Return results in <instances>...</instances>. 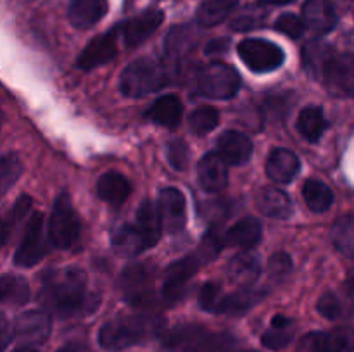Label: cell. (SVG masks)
I'll return each mask as SVG.
<instances>
[{
	"label": "cell",
	"mask_w": 354,
	"mask_h": 352,
	"mask_svg": "<svg viewBox=\"0 0 354 352\" xmlns=\"http://www.w3.org/2000/svg\"><path fill=\"white\" fill-rule=\"evenodd\" d=\"M40 300L59 320L88 316L99 307V297L86 290V275L76 266L52 269L44 276Z\"/></svg>",
	"instance_id": "obj_1"
},
{
	"label": "cell",
	"mask_w": 354,
	"mask_h": 352,
	"mask_svg": "<svg viewBox=\"0 0 354 352\" xmlns=\"http://www.w3.org/2000/svg\"><path fill=\"white\" fill-rule=\"evenodd\" d=\"M166 321L159 314H128L106 321L99 331V344L107 352H120L165 333Z\"/></svg>",
	"instance_id": "obj_2"
},
{
	"label": "cell",
	"mask_w": 354,
	"mask_h": 352,
	"mask_svg": "<svg viewBox=\"0 0 354 352\" xmlns=\"http://www.w3.org/2000/svg\"><path fill=\"white\" fill-rule=\"evenodd\" d=\"M161 230L158 207L152 206L151 200H144L137 209L133 223L121 224L113 231V247L120 254L133 257L154 247L161 238Z\"/></svg>",
	"instance_id": "obj_3"
},
{
	"label": "cell",
	"mask_w": 354,
	"mask_h": 352,
	"mask_svg": "<svg viewBox=\"0 0 354 352\" xmlns=\"http://www.w3.org/2000/svg\"><path fill=\"white\" fill-rule=\"evenodd\" d=\"M168 83V72L161 61L154 57H140L130 62L121 72L120 88L127 97L138 99L165 88Z\"/></svg>",
	"instance_id": "obj_4"
},
{
	"label": "cell",
	"mask_w": 354,
	"mask_h": 352,
	"mask_svg": "<svg viewBox=\"0 0 354 352\" xmlns=\"http://www.w3.org/2000/svg\"><path fill=\"white\" fill-rule=\"evenodd\" d=\"M196 88L201 95L207 99L227 100L237 95L241 90V76L237 69L232 66L214 61L197 71Z\"/></svg>",
	"instance_id": "obj_5"
},
{
	"label": "cell",
	"mask_w": 354,
	"mask_h": 352,
	"mask_svg": "<svg viewBox=\"0 0 354 352\" xmlns=\"http://www.w3.org/2000/svg\"><path fill=\"white\" fill-rule=\"evenodd\" d=\"M82 223L68 192H61L54 200L48 223V237L55 248H71L78 242Z\"/></svg>",
	"instance_id": "obj_6"
},
{
	"label": "cell",
	"mask_w": 354,
	"mask_h": 352,
	"mask_svg": "<svg viewBox=\"0 0 354 352\" xmlns=\"http://www.w3.org/2000/svg\"><path fill=\"white\" fill-rule=\"evenodd\" d=\"M120 289L130 306L147 309L154 304V268L145 262H135L123 269Z\"/></svg>",
	"instance_id": "obj_7"
},
{
	"label": "cell",
	"mask_w": 354,
	"mask_h": 352,
	"mask_svg": "<svg viewBox=\"0 0 354 352\" xmlns=\"http://www.w3.org/2000/svg\"><path fill=\"white\" fill-rule=\"evenodd\" d=\"M239 57L254 72H272L286 62V54L265 38H245L237 45Z\"/></svg>",
	"instance_id": "obj_8"
},
{
	"label": "cell",
	"mask_w": 354,
	"mask_h": 352,
	"mask_svg": "<svg viewBox=\"0 0 354 352\" xmlns=\"http://www.w3.org/2000/svg\"><path fill=\"white\" fill-rule=\"evenodd\" d=\"M203 264L204 261L196 252V254L185 255L183 259L173 262V264H169L166 268L165 282H162L161 289L162 302L166 306H173V304L180 302L185 297L189 282L196 276V273L199 271V268Z\"/></svg>",
	"instance_id": "obj_9"
},
{
	"label": "cell",
	"mask_w": 354,
	"mask_h": 352,
	"mask_svg": "<svg viewBox=\"0 0 354 352\" xmlns=\"http://www.w3.org/2000/svg\"><path fill=\"white\" fill-rule=\"evenodd\" d=\"M45 252L47 248H45L44 240V214L33 213L28 219L19 245L14 252V264L17 268H31L41 261Z\"/></svg>",
	"instance_id": "obj_10"
},
{
	"label": "cell",
	"mask_w": 354,
	"mask_h": 352,
	"mask_svg": "<svg viewBox=\"0 0 354 352\" xmlns=\"http://www.w3.org/2000/svg\"><path fill=\"white\" fill-rule=\"evenodd\" d=\"M354 326H339L330 331H311L297 342L296 352H353Z\"/></svg>",
	"instance_id": "obj_11"
},
{
	"label": "cell",
	"mask_w": 354,
	"mask_h": 352,
	"mask_svg": "<svg viewBox=\"0 0 354 352\" xmlns=\"http://www.w3.org/2000/svg\"><path fill=\"white\" fill-rule=\"evenodd\" d=\"M121 26H114L113 30H107L106 33L99 35L93 40L88 41L82 54L76 59V66L83 71H90L93 68L107 64L113 61L118 54V38H120Z\"/></svg>",
	"instance_id": "obj_12"
},
{
	"label": "cell",
	"mask_w": 354,
	"mask_h": 352,
	"mask_svg": "<svg viewBox=\"0 0 354 352\" xmlns=\"http://www.w3.org/2000/svg\"><path fill=\"white\" fill-rule=\"evenodd\" d=\"M322 79L327 92L334 97L354 95V57L334 55L325 66Z\"/></svg>",
	"instance_id": "obj_13"
},
{
	"label": "cell",
	"mask_w": 354,
	"mask_h": 352,
	"mask_svg": "<svg viewBox=\"0 0 354 352\" xmlns=\"http://www.w3.org/2000/svg\"><path fill=\"white\" fill-rule=\"evenodd\" d=\"M158 213L166 233L182 231L187 223V202L183 193L175 186L162 188L158 197Z\"/></svg>",
	"instance_id": "obj_14"
},
{
	"label": "cell",
	"mask_w": 354,
	"mask_h": 352,
	"mask_svg": "<svg viewBox=\"0 0 354 352\" xmlns=\"http://www.w3.org/2000/svg\"><path fill=\"white\" fill-rule=\"evenodd\" d=\"M14 338L24 344H41L52 331L50 314L44 309H33L23 313L14 321Z\"/></svg>",
	"instance_id": "obj_15"
},
{
	"label": "cell",
	"mask_w": 354,
	"mask_h": 352,
	"mask_svg": "<svg viewBox=\"0 0 354 352\" xmlns=\"http://www.w3.org/2000/svg\"><path fill=\"white\" fill-rule=\"evenodd\" d=\"M209 333L204 324L183 323L165 331L161 337L162 352H196L204 337Z\"/></svg>",
	"instance_id": "obj_16"
},
{
	"label": "cell",
	"mask_w": 354,
	"mask_h": 352,
	"mask_svg": "<svg viewBox=\"0 0 354 352\" xmlns=\"http://www.w3.org/2000/svg\"><path fill=\"white\" fill-rule=\"evenodd\" d=\"M162 19H165L162 10L149 9L121 24V35H123L124 45L128 48H133L144 43L161 26Z\"/></svg>",
	"instance_id": "obj_17"
},
{
	"label": "cell",
	"mask_w": 354,
	"mask_h": 352,
	"mask_svg": "<svg viewBox=\"0 0 354 352\" xmlns=\"http://www.w3.org/2000/svg\"><path fill=\"white\" fill-rule=\"evenodd\" d=\"M228 162L218 152H209L197 164V182L204 192L218 193L228 183Z\"/></svg>",
	"instance_id": "obj_18"
},
{
	"label": "cell",
	"mask_w": 354,
	"mask_h": 352,
	"mask_svg": "<svg viewBox=\"0 0 354 352\" xmlns=\"http://www.w3.org/2000/svg\"><path fill=\"white\" fill-rule=\"evenodd\" d=\"M218 154L234 166H242L252 157V141L248 135L235 130H227L216 140Z\"/></svg>",
	"instance_id": "obj_19"
},
{
	"label": "cell",
	"mask_w": 354,
	"mask_h": 352,
	"mask_svg": "<svg viewBox=\"0 0 354 352\" xmlns=\"http://www.w3.org/2000/svg\"><path fill=\"white\" fill-rule=\"evenodd\" d=\"M303 21L308 30L322 37L337 26V14L327 0H306L303 6Z\"/></svg>",
	"instance_id": "obj_20"
},
{
	"label": "cell",
	"mask_w": 354,
	"mask_h": 352,
	"mask_svg": "<svg viewBox=\"0 0 354 352\" xmlns=\"http://www.w3.org/2000/svg\"><path fill=\"white\" fill-rule=\"evenodd\" d=\"M263 297H265L263 290L254 289V286H239V290L221 297L214 313L227 314V316H242L251 311L256 304L261 302Z\"/></svg>",
	"instance_id": "obj_21"
},
{
	"label": "cell",
	"mask_w": 354,
	"mask_h": 352,
	"mask_svg": "<svg viewBox=\"0 0 354 352\" xmlns=\"http://www.w3.org/2000/svg\"><path fill=\"white\" fill-rule=\"evenodd\" d=\"M301 169V161L289 148H273L266 161V175L275 183H290Z\"/></svg>",
	"instance_id": "obj_22"
},
{
	"label": "cell",
	"mask_w": 354,
	"mask_h": 352,
	"mask_svg": "<svg viewBox=\"0 0 354 352\" xmlns=\"http://www.w3.org/2000/svg\"><path fill=\"white\" fill-rule=\"evenodd\" d=\"M107 9V0H71L68 7L69 23L78 30H88L106 16Z\"/></svg>",
	"instance_id": "obj_23"
},
{
	"label": "cell",
	"mask_w": 354,
	"mask_h": 352,
	"mask_svg": "<svg viewBox=\"0 0 354 352\" xmlns=\"http://www.w3.org/2000/svg\"><path fill=\"white\" fill-rule=\"evenodd\" d=\"M131 193V185L120 171H107L97 182V195L100 200L113 207H120L128 200Z\"/></svg>",
	"instance_id": "obj_24"
},
{
	"label": "cell",
	"mask_w": 354,
	"mask_h": 352,
	"mask_svg": "<svg viewBox=\"0 0 354 352\" xmlns=\"http://www.w3.org/2000/svg\"><path fill=\"white\" fill-rule=\"evenodd\" d=\"M261 275L259 257L252 252H241L234 255L227 264V276L239 286H252Z\"/></svg>",
	"instance_id": "obj_25"
},
{
	"label": "cell",
	"mask_w": 354,
	"mask_h": 352,
	"mask_svg": "<svg viewBox=\"0 0 354 352\" xmlns=\"http://www.w3.org/2000/svg\"><path fill=\"white\" fill-rule=\"evenodd\" d=\"M183 116V106L176 95H162L156 100L147 110V117L152 123L159 124V126L169 128L175 130L180 123H182Z\"/></svg>",
	"instance_id": "obj_26"
},
{
	"label": "cell",
	"mask_w": 354,
	"mask_h": 352,
	"mask_svg": "<svg viewBox=\"0 0 354 352\" xmlns=\"http://www.w3.org/2000/svg\"><path fill=\"white\" fill-rule=\"evenodd\" d=\"M263 228L258 217H242L225 233V244L230 247L252 248L261 240Z\"/></svg>",
	"instance_id": "obj_27"
},
{
	"label": "cell",
	"mask_w": 354,
	"mask_h": 352,
	"mask_svg": "<svg viewBox=\"0 0 354 352\" xmlns=\"http://www.w3.org/2000/svg\"><path fill=\"white\" fill-rule=\"evenodd\" d=\"M258 207L263 214L275 219H286L292 214L294 206L290 197L277 186H265L258 195Z\"/></svg>",
	"instance_id": "obj_28"
},
{
	"label": "cell",
	"mask_w": 354,
	"mask_h": 352,
	"mask_svg": "<svg viewBox=\"0 0 354 352\" xmlns=\"http://www.w3.org/2000/svg\"><path fill=\"white\" fill-rule=\"evenodd\" d=\"M330 123L325 117L324 109L320 106L304 107L297 117V131L306 138L310 144H318L328 130Z\"/></svg>",
	"instance_id": "obj_29"
},
{
	"label": "cell",
	"mask_w": 354,
	"mask_h": 352,
	"mask_svg": "<svg viewBox=\"0 0 354 352\" xmlns=\"http://www.w3.org/2000/svg\"><path fill=\"white\" fill-rule=\"evenodd\" d=\"M318 313L327 320H346V317L354 316V302L353 295L349 293L327 292L320 297L317 304Z\"/></svg>",
	"instance_id": "obj_30"
},
{
	"label": "cell",
	"mask_w": 354,
	"mask_h": 352,
	"mask_svg": "<svg viewBox=\"0 0 354 352\" xmlns=\"http://www.w3.org/2000/svg\"><path fill=\"white\" fill-rule=\"evenodd\" d=\"M239 6V0H206L199 6L196 21L203 28H213L223 23Z\"/></svg>",
	"instance_id": "obj_31"
},
{
	"label": "cell",
	"mask_w": 354,
	"mask_h": 352,
	"mask_svg": "<svg viewBox=\"0 0 354 352\" xmlns=\"http://www.w3.org/2000/svg\"><path fill=\"white\" fill-rule=\"evenodd\" d=\"M294 340L292 321L283 314H277L272 320V326L261 335V344L272 351H282Z\"/></svg>",
	"instance_id": "obj_32"
},
{
	"label": "cell",
	"mask_w": 354,
	"mask_h": 352,
	"mask_svg": "<svg viewBox=\"0 0 354 352\" xmlns=\"http://www.w3.org/2000/svg\"><path fill=\"white\" fill-rule=\"evenodd\" d=\"M334 57V50L320 40L308 41L303 48V68L313 78H320L325 66Z\"/></svg>",
	"instance_id": "obj_33"
},
{
	"label": "cell",
	"mask_w": 354,
	"mask_h": 352,
	"mask_svg": "<svg viewBox=\"0 0 354 352\" xmlns=\"http://www.w3.org/2000/svg\"><path fill=\"white\" fill-rule=\"evenodd\" d=\"M196 31L192 26H175L169 30L165 40V50L168 57L182 59L196 47Z\"/></svg>",
	"instance_id": "obj_34"
},
{
	"label": "cell",
	"mask_w": 354,
	"mask_h": 352,
	"mask_svg": "<svg viewBox=\"0 0 354 352\" xmlns=\"http://www.w3.org/2000/svg\"><path fill=\"white\" fill-rule=\"evenodd\" d=\"M303 197L306 200L308 207L313 213H325L332 207L334 204V193L332 190L325 185L324 182L318 179H308L303 185Z\"/></svg>",
	"instance_id": "obj_35"
},
{
	"label": "cell",
	"mask_w": 354,
	"mask_h": 352,
	"mask_svg": "<svg viewBox=\"0 0 354 352\" xmlns=\"http://www.w3.org/2000/svg\"><path fill=\"white\" fill-rule=\"evenodd\" d=\"M332 240L344 257L354 261V214L339 217L332 226Z\"/></svg>",
	"instance_id": "obj_36"
},
{
	"label": "cell",
	"mask_w": 354,
	"mask_h": 352,
	"mask_svg": "<svg viewBox=\"0 0 354 352\" xmlns=\"http://www.w3.org/2000/svg\"><path fill=\"white\" fill-rule=\"evenodd\" d=\"M0 299L3 304L23 306L30 300V289L26 280L16 275H3L0 280Z\"/></svg>",
	"instance_id": "obj_37"
},
{
	"label": "cell",
	"mask_w": 354,
	"mask_h": 352,
	"mask_svg": "<svg viewBox=\"0 0 354 352\" xmlns=\"http://www.w3.org/2000/svg\"><path fill=\"white\" fill-rule=\"evenodd\" d=\"M189 123L190 130L201 137V135H206L209 131H213L220 124V114H218V110L214 107L203 106L190 114Z\"/></svg>",
	"instance_id": "obj_38"
},
{
	"label": "cell",
	"mask_w": 354,
	"mask_h": 352,
	"mask_svg": "<svg viewBox=\"0 0 354 352\" xmlns=\"http://www.w3.org/2000/svg\"><path fill=\"white\" fill-rule=\"evenodd\" d=\"M31 209V197L28 195H21L19 199L14 202V207L10 209V213L7 214L6 217H3V223H2V233H3V245L7 244V240H9V237L12 235V231H16L17 224L21 223V221L24 219V217L28 216V213H30Z\"/></svg>",
	"instance_id": "obj_39"
},
{
	"label": "cell",
	"mask_w": 354,
	"mask_h": 352,
	"mask_svg": "<svg viewBox=\"0 0 354 352\" xmlns=\"http://www.w3.org/2000/svg\"><path fill=\"white\" fill-rule=\"evenodd\" d=\"M235 345L237 338L228 331H209L196 352H232Z\"/></svg>",
	"instance_id": "obj_40"
},
{
	"label": "cell",
	"mask_w": 354,
	"mask_h": 352,
	"mask_svg": "<svg viewBox=\"0 0 354 352\" xmlns=\"http://www.w3.org/2000/svg\"><path fill=\"white\" fill-rule=\"evenodd\" d=\"M23 173V164L16 154H6L0 162V190L6 193Z\"/></svg>",
	"instance_id": "obj_41"
},
{
	"label": "cell",
	"mask_w": 354,
	"mask_h": 352,
	"mask_svg": "<svg viewBox=\"0 0 354 352\" xmlns=\"http://www.w3.org/2000/svg\"><path fill=\"white\" fill-rule=\"evenodd\" d=\"M292 273V259L286 252H277L268 261V276L273 283H283Z\"/></svg>",
	"instance_id": "obj_42"
},
{
	"label": "cell",
	"mask_w": 354,
	"mask_h": 352,
	"mask_svg": "<svg viewBox=\"0 0 354 352\" xmlns=\"http://www.w3.org/2000/svg\"><path fill=\"white\" fill-rule=\"evenodd\" d=\"M223 245H225V237H221L216 230H209L206 235H204L197 254L201 255V259H203L204 262H209L220 255V252L223 251Z\"/></svg>",
	"instance_id": "obj_43"
},
{
	"label": "cell",
	"mask_w": 354,
	"mask_h": 352,
	"mask_svg": "<svg viewBox=\"0 0 354 352\" xmlns=\"http://www.w3.org/2000/svg\"><path fill=\"white\" fill-rule=\"evenodd\" d=\"M275 28L280 31V33L286 35V37L292 38V40H297V38L303 37L306 24H304V21L299 19L296 14H282V16L277 19Z\"/></svg>",
	"instance_id": "obj_44"
},
{
	"label": "cell",
	"mask_w": 354,
	"mask_h": 352,
	"mask_svg": "<svg viewBox=\"0 0 354 352\" xmlns=\"http://www.w3.org/2000/svg\"><path fill=\"white\" fill-rule=\"evenodd\" d=\"M166 154H168L169 164L176 171H183L187 168V164H189V147L180 138L169 141L168 148H166Z\"/></svg>",
	"instance_id": "obj_45"
},
{
	"label": "cell",
	"mask_w": 354,
	"mask_h": 352,
	"mask_svg": "<svg viewBox=\"0 0 354 352\" xmlns=\"http://www.w3.org/2000/svg\"><path fill=\"white\" fill-rule=\"evenodd\" d=\"M221 297H223V293H221V286L218 285V283L214 282L204 283L199 290V306L203 307L204 311H211V313H214L218 304H220Z\"/></svg>",
	"instance_id": "obj_46"
},
{
	"label": "cell",
	"mask_w": 354,
	"mask_h": 352,
	"mask_svg": "<svg viewBox=\"0 0 354 352\" xmlns=\"http://www.w3.org/2000/svg\"><path fill=\"white\" fill-rule=\"evenodd\" d=\"M263 17L261 16H254V14H242V16L235 17L232 21V30L235 31H249V30H254L261 24Z\"/></svg>",
	"instance_id": "obj_47"
},
{
	"label": "cell",
	"mask_w": 354,
	"mask_h": 352,
	"mask_svg": "<svg viewBox=\"0 0 354 352\" xmlns=\"http://www.w3.org/2000/svg\"><path fill=\"white\" fill-rule=\"evenodd\" d=\"M230 45V40L228 38H214L207 43L206 54H220V52H225Z\"/></svg>",
	"instance_id": "obj_48"
},
{
	"label": "cell",
	"mask_w": 354,
	"mask_h": 352,
	"mask_svg": "<svg viewBox=\"0 0 354 352\" xmlns=\"http://www.w3.org/2000/svg\"><path fill=\"white\" fill-rule=\"evenodd\" d=\"M57 352H92V349H90L88 344H85V342L73 340L62 345Z\"/></svg>",
	"instance_id": "obj_49"
},
{
	"label": "cell",
	"mask_w": 354,
	"mask_h": 352,
	"mask_svg": "<svg viewBox=\"0 0 354 352\" xmlns=\"http://www.w3.org/2000/svg\"><path fill=\"white\" fill-rule=\"evenodd\" d=\"M10 340H14V328L10 326L6 316H2V349H6Z\"/></svg>",
	"instance_id": "obj_50"
},
{
	"label": "cell",
	"mask_w": 354,
	"mask_h": 352,
	"mask_svg": "<svg viewBox=\"0 0 354 352\" xmlns=\"http://www.w3.org/2000/svg\"><path fill=\"white\" fill-rule=\"evenodd\" d=\"M294 2V0H258L261 6H287V3Z\"/></svg>",
	"instance_id": "obj_51"
},
{
	"label": "cell",
	"mask_w": 354,
	"mask_h": 352,
	"mask_svg": "<svg viewBox=\"0 0 354 352\" xmlns=\"http://www.w3.org/2000/svg\"><path fill=\"white\" fill-rule=\"evenodd\" d=\"M346 292H348L349 295L354 297V269L349 273L348 280H346Z\"/></svg>",
	"instance_id": "obj_52"
},
{
	"label": "cell",
	"mask_w": 354,
	"mask_h": 352,
	"mask_svg": "<svg viewBox=\"0 0 354 352\" xmlns=\"http://www.w3.org/2000/svg\"><path fill=\"white\" fill-rule=\"evenodd\" d=\"M12 352H38V351H35V349H31V347H19Z\"/></svg>",
	"instance_id": "obj_53"
},
{
	"label": "cell",
	"mask_w": 354,
	"mask_h": 352,
	"mask_svg": "<svg viewBox=\"0 0 354 352\" xmlns=\"http://www.w3.org/2000/svg\"><path fill=\"white\" fill-rule=\"evenodd\" d=\"M244 352H259V351H244Z\"/></svg>",
	"instance_id": "obj_54"
}]
</instances>
